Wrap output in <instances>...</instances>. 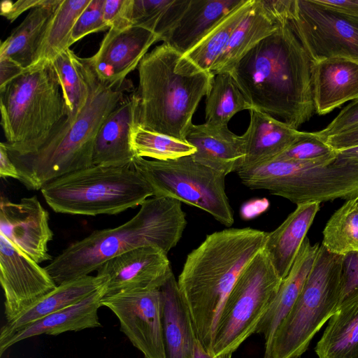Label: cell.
Listing matches in <instances>:
<instances>
[{"mask_svg":"<svg viewBox=\"0 0 358 358\" xmlns=\"http://www.w3.org/2000/svg\"><path fill=\"white\" fill-rule=\"evenodd\" d=\"M356 124H358V100L348 104L324 129L316 131V134L324 141Z\"/></svg>","mask_w":358,"mask_h":358,"instance_id":"41","label":"cell"},{"mask_svg":"<svg viewBox=\"0 0 358 358\" xmlns=\"http://www.w3.org/2000/svg\"><path fill=\"white\" fill-rule=\"evenodd\" d=\"M45 0L3 1L1 3V15L10 22H13L22 13L43 5Z\"/></svg>","mask_w":358,"mask_h":358,"instance_id":"43","label":"cell"},{"mask_svg":"<svg viewBox=\"0 0 358 358\" xmlns=\"http://www.w3.org/2000/svg\"><path fill=\"white\" fill-rule=\"evenodd\" d=\"M186 141L196 151L193 159L225 176L242 168L245 145L242 136L231 131L228 125L203 123L192 124Z\"/></svg>","mask_w":358,"mask_h":358,"instance_id":"20","label":"cell"},{"mask_svg":"<svg viewBox=\"0 0 358 358\" xmlns=\"http://www.w3.org/2000/svg\"><path fill=\"white\" fill-rule=\"evenodd\" d=\"M313 94L315 113L324 115L348 101L358 100V63L334 57L313 63Z\"/></svg>","mask_w":358,"mask_h":358,"instance_id":"21","label":"cell"},{"mask_svg":"<svg viewBox=\"0 0 358 358\" xmlns=\"http://www.w3.org/2000/svg\"><path fill=\"white\" fill-rule=\"evenodd\" d=\"M131 164L156 197H169L197 207L231 227L234 211L225 191V175L196 162L192 155L159 161L135 156Z\"/></svg>","mask_w":358,"mask_h":358,"instance_id":"11","label":"cell"},{"mask_svg":"<svg viewBox=\"0 0 358 358\" xmlns=\"http://www.w3.org/2000/svg\"><path fill=\"white\" fill-rule=\"evenodd\" d=\"M0 234L37 263L51 259L48 244L53 233L49 214L36 196L13 202L1 195Z\"/></svg>","mask_w":358,"mask_h":358,"instance_id":"17","label":"cell"},{"mask_svg":"<svg viewBox=\"0 0 358 358\" xmlns=\"http://www.w3.org/2000/svg\"><path fill=\"white\" fill-rule=\"evenodd\" d=\"M96 271V275L107 280L104 296L160 289L173 275L167 254L155 246L121 253L109 259Z\"/></svg>","mask_w":358,"mask_h":358,"instance_id":"15","label":"cell"},{"mask_svg":"<svg viewBox=\"0 0 358 358\" xmlns=\"http://www.w3.org/2000/svg\"><path fill=\"white\" fill-rule=\"evenodd\" d=\"M0 176L12 178L19 181L20 179L18 170L10 159L3 142L0 143Z\"/></svg>","mask_w":358,"mask_h":358,"instance_id":"47","label":"cell"},{"mask_svg":"<svg viewBox=\"0 0 358 358\" xmlns=\"http://www.w3.org/2000/svg\"><path fill=\"white\" fill-rule=\"evenodd\" d=\"M324 141L336 151L358 146V124L328 137Z\"/></svg>","mask_w":358,"mask_h":358,"instance_id":"44","label":"cell"},{"mask_svg":"<svg viewBox=\"0 0 358 358\" xmlns=\"http://www.w3.org/2000/svg\"><path fill=\"white\" fill-rule=\"evenodd\" d=\"M250 115L249 126L242 135L245 158L241 170L273 160L293 144L302 133L257 109H250Z\"/></svg>","mask_w":358,"mask_h":358,"instance_id":"23","label":"cell"},{"mask_svg":"<svg viewBox=\"0 0 358 358\" xmlns=\"http://www.w3.org/2000/svg\"><path fill=\"white\" fill-rule=\"evenodd\" d=\"M62 0H45L31 9L24 20L1 43L0 57H8L24 69L40 62V51L44 37Z\"/></svg>","mask_w":358,"mask_h":358,"instance_id":"26","label":"cell"},{"mask_svg":"<svg viewBox=\"0 0 358 358\" xmlns=\"http://www.w3.org/2000/svg\"><path fill=\"white\" fill-rule=\"evenodd\" d=\"M131 1L132 0H105L103 16L109 28L122 29L131 26L129 19Z\"/></svg>","mask_w":358,"mask_h":358,"instance_id":"40","label":"cell"},{"mask_svg":"<svg viewBox=\"0 0 358 358\" xmlns=\"http://www.w3.org/2000/svg\"><path fill=\"white\" fill-rule=\"evenodd\" d=\"M105 278L87 275L62 285L37 301L15 318L7 322L0 334H6L85 299L106 285Z\"/></svg>","mask_w":358,"mask_h":358,"instance_id":"29","label":"cell"},{"mask_svg":"<svg viewBox=\"0 0 358 358\" xmlns=\"http://www.w3.org/2000/svg\"><path fill=\"white\" fill-rule=\"evenodd\" d=\"M189 3V0H132L130 22L154 32L164 41Z\"/></svg>","mask_w":358,"mask_h":358,"instance_id":"33","label":"cell"},{"mask_svg":"<svg viewBox=\"0 0 358 358\" xmlns=\"http://www.w3.org/2000/svg\"><path fill=\"white\" fill-rule=\"evenodd\" d=\"M25 69L8 57H0V87L22 74Z\"/></svg>","mask_w":358,"mask_h":358,"instance_id":"45","label":"cell"},{"mask_svg":"<svg viewBox=\"0 0 358 358\" xmlns=\"http://www.w3.org/2000/svg\"><path fill=\"white\" fill-rule=\"evenodd\" d=\"M88 86L87 102L77 117L64 120L35 152L10 159L20 181L29 189H41L47 183L93 165L96 135L104 121L126 96L128 85L111 86L103 82L89 58L79 57Z\"/></svg>","mask_w":358,"mask_h":358,"instance_id":"5","label":"cell"},{"mask_svg":"<svg viewBox=\"0 0 358 358\" xmlns=\"http://www.w3.org/2000/svg\"><path fill=\"white\" fill-rule=\"evenodd\" d=\"M357 296H358V252H355L344 255L343 289L338 308L343 303Z\"/></svg>","mask_w":358,"mask_h":358,"instance_id":"42","label":"cell"},{"mask_svg":"<svg viewBox=\"0 0 358 358\" xmlns=\"http://www.w3.org/2000/svg\"><path fill=\"white\" fill-rule=\"evenodd\" d=\"M230 71L252 108L297 129L314 113L313 62L284 17ZM251 108V109H252Z\"/></svg>","mask_w":358,"mask_h":358,"instance_id":"1","label":"cell"},{"mask_svg":"<svg viewBox=\"0 0 358 358\" xmlns=\"http://www.w3.org/2000/svg\"><path fill=\"white\" fill-rule=\"evenodd\" d=\"M106 285L82 301L6 334H0V355L15 343L41 334L57 336L101 327L98 310L106 294Z\"/></svg>","mask_w":358,"mask_h":358,"instance_id":"18","label":"cell"},{"mask_svg":"<svg viewBox=\"0 0 358 358\" xmlns=\"http://www.w3.org/2000/svg\"><path fill=\"white\" fill-rule=\"evenodd\" d=\"M282 279L263 248L244 268L216 323L210 354H233L252 334L273 302Z\"/></svg>","mask_w":358,"mask_h":358,"instance_id":"10","label":"cell"},{"mask_svg":"<svg viewBox=\"0 0 358 358\" xmlns=\"http://www.w3.org/2000/svg\"><path fill=\"white\" fill-rule=\"evenodd\" d=\"M319 248L317 243L311 245L306 237L289 273L282 280L269 309L257 327L255 334H262L264 338L263 358H271L274 335L299 296L315 263Z\"/></svg>","mask_w":358,"mask_h":358,"instance_id":"22","label":"cell"},{"mask_svg":"<svg viewBox=\"0 0 358 358\" xmlns=\"http://www.w3.org/2000/svg\"><path fill=\"white\" fill-rule=\"evenodd\" d=\"M41 191L53 211L90 216L118 214L154 196L150 184L131 164L92 165L58 178Z\"/></svg>","mask_w":358,"mask_h":358,"instance_id":"7","label":"cell"},{"mask_svg":"<svg viewBox=\"0 0 358 358\" xmlns=\"http://www.w3.org/2000/svg\"><path fill=\"white\" fill-rule=\"evenodd\" d=\"M322 245L337 255L358 252V197L347 200L331 215L323 230Z\"/></svg>","mask_w":358,"mask_h":358,"instance_id":"36","label":"cell"},{"mask_svg":"<svg viewBox=\"0 0 358 358\" xmlns=\"http://www.w3.org/2000/svg\"><path fill=\"white\" fill-rule=\"evenodd\" d=\"M317 1L339 13L358 18V0H317Z\"/></svg>","mask_w":358,"mask_h":358,"instance_id":"46","label":"cell"},{"mask_svg":"<svg viewBox=\"0 0 358 358\" xmlns=\"http://www.w3.org/2000/svg\"><path fill=\"white\" fill-rule=\"evenodd\" d=\"M51 61L59 79L67 110V117L64 121L71 122L83 110L89 93L79 57L69 48Z\"/></svg>","mask_w":358,"mask_h":358,"instance_id":"34","label":"cell"},{"mask_svg":"<svg viewBox=\"0 0 358 358\" xmlns=\"http://www.w3.org/2000/svg\"><path fill=\"white\" fill-rule=\"evenodd\" d=\"M0 109L9 157L38 150L67 117L52 61L41 60L0 87Z\"/></svg>","mask_w":358,"mask_h":358,"instance_id":"6","label":"cell"},{"mask_svg":"<svg viewBox=\"0 0 358 358\" xmlns=\"http://www.w3.org/2000/svg\"><path fill=\"white\" fill-rule=\"evenodd\" d=\"M315 352L318 358H358V296L330 317Z\"/></svg>","mask_w":358,"mask_h":358,"instance_id":"30","label":"cell"},{"mask_svg":"<svg viewBox=\"0 0 358 358\" xmlns=\"http://www.w3.org/2000/svg\"><path fill=\"white\" fill-rule=\"evenodd\" d=\"M137 125L186 141L192 117L214 75L163 43L138 66Z\"/></svg>","mask_w":358,"mask_h":358,"instance_id":"4","label":"cell"},{"mask_svg":"<svg viewBox=\"0 0 358 358\" xmlns=\"http://www.w3.org/2000/svg\"><path fill=\"white\" fill-rule=\"evenodd\" d=\"M105 0H91L78 17L71 33V43L94 32L110 29L103 16Z\"/></svg>","mask_w":358,"mask_h":358,"instance_id":"39","label":"cell"},{"mask_svg":"<svg viewBox=\"0 0 358 358\" xmlns=\"http://www.w3.org/2000/svg\"><path fill=\"white\" fill-rule=\"evenodd\" d=\"M0 282L10 322L57 287L45 268L0 234Z\"/></svg>","mask_w":358,"mask_h":358,"instance_id":"14","label":"cell"},{"mask_svg":"<svg viewBox=\"0 0 358 358\" xmlns=\"http://www.w3.org/2000/svg\"><path fill=\"white\" fill-rule=\"evenodd\" d=\"M232 354H226L219 357H213L208 353L199 340L196 341L194 346L193 358H231Z\"/></svg>","mask_w":358,"mask_h":358,"instance_id":"49","label":"cell"},{"mask_svg":"<svg viewBox=\"0 0 358 358\" xmlns=\"http://www.w3.org/2000/svg\"><path fill=\"white\" fill-rule=\"evenodd\" d=\"M160 289L164 302L165 358H193L198 338L173 275Z\"/></svg>","mask_w":358,"mask_h":358,"instance_id":"27","label":"cell"},{"mask_svg":"<svg viewBox=\"0 0 358 358\" xmlns=\"http://www.w3.org/2000/svg\"><path fill=\"white\" fill-rule=\"evenodd\" d=\"M91 0H62L46 31L40 51L41 60H52L70 48L73 27Z\"/></svg>","mask_w":358,"mask_h":358,"instance_id":"35","label":"cell"},{"mask_svg":"<svg viewBox=\"0 0 358 358\" xmlns=\"http://www.w3.org/2000/svg\"><path fill=\"white\" fill-rule=\"evenodd\" d=\"M278 25L261 0L254 3L234 30L229 43L214 64L213 75L230 71L243 56L259 41L272 34Z\"/></svg>","mask_w":358,"mask_h":358,"instance_id":"28","label":"cell"},{"mask_svg":"<svg viewBox=\"0 0 358 358\" xmlns=\"http://www.w3.org/2000/svg\"><path fill=\"white\" fill-rule=\"evenodd\" d=\"M344 255L320 246L315 263L292 308L278 327L271 358H299L336 313L343 289Z\"/></svg>","mask_w":358,"mask_h":358,"instance_id":"8","label":"cell"},{"mask_svg":"<svg viewBox=\"0 0 358 358\" xmlns=\"http://www.w3.org/2000/svg\"><path fill=\"white\" fill-rule=\"evenodd\" d=\"M253 3L254 0H243L184 56L200 69L211 72L214 64L226 48L234 30Z\"/></svg>","mask_w":358,"mask_h":358,"instance_id":"31","label":"cell"},{"mask_svg":"<svg viewBox=\"0 0 358 358\" xmlns=\"http://www.w3.org/2000/svg\"><path fill=\"white\" fill-rule=\"evenodd\" d=\"M319 210L317 202L297 205L277 229L268 233L264 248L282 280L289 273Z\"/></svg>","mask_w":358,"mask_h":358,"instance_id":"25","label":"cell"},{"mask_svg":"<svg viewBox=\"0 0 358 358\" xmlns=\"http://www.w3.org/2000/svg\"><path fill=\"white\" fill-rule=\"evenodd\" d=\"M161 38L138 26L110 28L97 52L88 57L97 76L111 86L122 85L148 53L150 47Z\"/></svg>","mask_w":358,"mask_h":358,"instance_id":"16","label":"cell"},{"mask_svg":"<svg viewBox=\"0 0 358 358\" xmlns=\"http://www.w3.org/2000/svg\"><path fill=\"white\" fill-rule=\"evenodd\" d=\"M243 185L266 189L296 205L358 197V169L273 159L237 172Z\"/></svg>","mask_w":358,"mask_h":358,"instance_id":"9","label":"cell"},{"mask_svg":"<svg viewBox=\"0 0 358 358\" xmlns=\"http://www.w3.org/2000/svg\"><path fill=\"white\" fill-rule=\"evenodd\" d=\"M206 96V123L210 124L228 125L235 114L252 108L230 71L214 75Z\"/></svg>","mask_w":358,"mask_h":358,"instance_id":"32","label":"cell"},{"mask_svg":"<svg viewBox=\"0 0 358 358\" xmlns=\"http://www.w3.org/2000/svg\"><path fill=\"white\" fill-rule=\"evenodd\" d=\"M335 164L358 169V146L338 151Z\"/></svg>","mask_w":358,"mask_h":358,"instance_id":"48","label":"cell"},{"mask_svg":"<svg viewBox=\"0 0 358 358\" xmlns=\"http://www.w3.org/2000/svg\"><path fill=\"white\" fill-rule=\"evenodd\" d=\"M287 20L313 63L334 57L358 63L357 17L317 0H291Z\"/></svg>","mask_w":358,"mask_h":358,"instance_id":"12","label":"cell"},{"mask_svg":"<svg viewBox=\"0 0 358 358\" xmlns=\"http://www.w3.org/2000/svg\"><path fill=\"white\" fill-rule=\"evenodd\" d=\"M268 232L231 228L214 232L188 254L177 281L198 340L210 353L222 306L239 275L265 245Z\"/></svg>","mask_w":358,"mask_h":358,"instance_id":"2","label":"cell"},{"mask_svg":"<svg viewBox=\"0 0 358 358\" xmlns=\"http://www.w3.org/2000/svg\"><path fill=\"white\" fill-rule=\"evenodd\" d=\"M131 145L135 156L168 161L192 155L194 146L188 142L142 128L136 124L131 134Z\"/></svg>","mask_w":358,"mask_h":358,"instance_id":"37","label":"cell"},{"mask_svg":"<svg viewBox=\"0 0 358 358\" xmlns=\"http://www.w3.org/2000/svg\"><path fill=\"white\" fill-rule=\"evenodd\" d=\"M101 305L116 315L121 331L144 358H165L161 289L103 296Z\"/></svg>","mask_w":358,"mask_h":358,"instance_id":"13","label":"cell"},{"mask_svg":"<svg viewBox=\"0 0 358 358\" xmlns=\"http://www.w3.org/2000/svg\"><path fill=\"white\" fill-rule=\"evenodd\" d=\"M338 151L327 144L316 132L302 131L293 144L273 159L327 166L336 159Z\"/></svg>","mask_w":358,"mask_h":358,"instance_id":"38","label":"cell"},{"mask_svg":"<svg viewBox=\"0 0 358 358\" xmlns=\"http://www.w3.org/2000/svg\"><path fill=\"white\" fill-rule=\"evenodd\" d=\"M138 99L135 92L126 95L101 127L94 145L93 165L123 166L135 157L131 134L137 124Z\"/></svg>","mask_w":358,"mask_h":358,"instance_id":"19","label":"cell"},{"mask_svg":"<svg viewBox=\"0 0 358 358\" xmlns=\"http://www.w3.org/2000/svg\"><path fill=\"white\" fill-rule=\"evenodd\" d=\"M186 225L180 201L154 196L144 201L125 223L94 231L71 244L45 268L59 285L89 275L109 259L137 248L155 246L168 254L182 238Z\"/></svg>","mask_w":358,"mask_h":358,"instance_id":"3","label":"cell"},{"mask_svg":"<svg viewBox=\"0 0 358 358\" xmlns=\"http://www.w3.org/2000/svg\"><path fill=\"white\" fill-rule=\"evenodd\" d=\"M243 0H189V5L163 43L182 55L192 50Z\"/></svg>","mask_w":358,"mask_h":358,"instance_id":"24","label":"cell"}]
</instances>
